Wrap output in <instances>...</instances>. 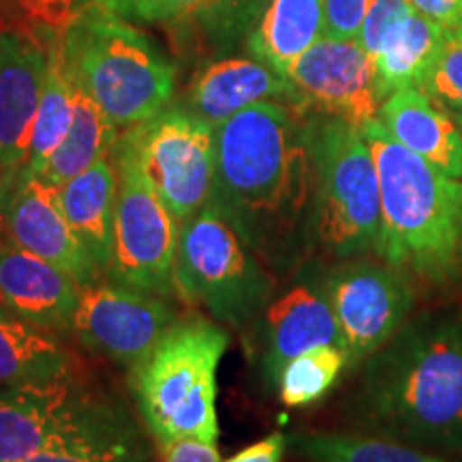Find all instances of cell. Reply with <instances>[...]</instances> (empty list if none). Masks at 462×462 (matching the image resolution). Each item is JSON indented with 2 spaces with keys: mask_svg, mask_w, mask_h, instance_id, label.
Here are the masks:
<instances>
[{
  "mask_svg": "<svg viewBox=\"0 0 462 462\" xmlns=\"http://www.w3.org/2000/svg\"><path fill=\"white\" fill-rule=\"evenodd\" d=\"M313 201L304 112L265 101L217 126L208 206L273 273H287L315 248Z\"/></svg>",
  "mask_w": 462,
  "mask_h": 462,
  "instance_id": "6da1fadb",
  "label": "cell"
},
{
  "mask_svg": "<svg viewBox=\"0 0 462 462\" xmlns=\"http://www.w3.org/2000/svg\"><path fill=\"white\" fill-rule=\"evenodd\" d=\"M351 418L373 435L462 452V319L404 323L362 362Z\"/></svg>",
  "mask_w": 462,
  "mask_h": 462,
  "instance_id": "7a4b0ae2",
  "label": "cell"
},
{
  "mask_svg": "<svg viewBox=\"0 0 462 462\" xmlns=\"http://www.w3.org/2000/svg\"><path fill=\"white\" fill-rule=\"evenodd\" d=\"M379 173L377 255L407 279L446 287L462 276V180L398 143L377 120L362 126Z\"/></svg>",
  "mask_w": 462,
  "mask_h": 462,
  "instance_id": "3957f363",
  "label": "cell"
},
{
  "mask_svg": "<svg viewBox=\"0 0 462 462\" xmlns=\"http://www.w3.org/2000/svg\"><path fill=\"white\" fill-rule=\"evenodd\" d=\"M62 54L75 82L120 131L163 112L176 90V67L159 45L106 9L73 7Z\"/></svg>",
  "mask_w": 462,
  "mask_h": 462,
  "instance_id": "277c9868",
  "label": "cell"
},
{
  "mask_svg": "<svg viewBox=\"0 0 462 462\" xmlns=\"http://www.w3.org/2000/svg\"><path fill=\"white\" fill-rule=\"evenodd\" d=\"M227 345L215 321L187 317L131 373L137 409L159 449L180 439L217 443V371Z\"/></svg>",
  "mask_w": 462,
  "mask_h": 462,
  "instance_id": "5b68a950",
  "label": "cell"
},
{
  "mask_svg": "<svg viewBox=\"0 0 462 462\" xmlns=\"http://www.w3.org/2000/svg\"><path fill=\"white\" fill-rule=\"evenodd\" d=\"M306 135L315 180V246L340 262L377 251L381 190L366 137L326 114L306 120Z\"/></svg>",
  "mask_w": 462,
  "mask_h": 462,
  "instance_id": "8992f818",
  "label": "cell"
},
{
  "mask_svg": "<svg viewBox=\"0 0 462 462\" xmlns=\"http://www.w3.org/2000/svg\"><path fill=\"white\" fill-rule=\"evenodd\" d=\"M274 287L268 265L210 206L180 227L173 293L182 302L245 330L273 302Z\"/></svg>",
  "mask_w": 462,
  "mask_h": 462,
  "instance_id": "52a82bcc",
  "label": "cell"
},
{
  "mask_svg": "<svg viewBox=\"0 0 462 462\" xmlns=\"http://www.w3.org/2000/svg\"><path fill=\"white\" fill-rule=\"evenodd\" d=\"M135 430L123 404L79 373L45 383L0 385V462Z\"/></svg>",
  "mask_w": 462,
  "mask_h": 462,
  "instance_id": "ba28073f",
  "label": "cell"
},
{
  "mask_svg": "<svg viewBox=\"0 0 462 462\" xmlns=\"http://www.w3.org/2000/svg\"><path fill=\"white\" fill-rule=\"evenodd\" d=\"M118 142L135 157L180 227L210 201L215 187V129L184 107H165L125 129Z\"/></svg>",
  "mask_w": 462,
  "mask_h": 462,
  "instance_id": "9c48e42d",
  "label": "cell"
},
{
  "mask_svg": "<svg viewBox=\"0 0 462 462\" xmlns=\"http://www.w3.org/2000/svg\"><path fill=\"white\" fill-rule=\"evenodd\" d=\"M112 157L118 171L114 246L106 279L142 291L173 296L180 223L150 187L137 161L116 142Z\"/></svg>",
  "mask_w": 462,
  "mask_h": 462,
  "instance_id": "30bf717a",
  "label": "cell"
},
{
  "mask_svg": "<svg viewBox=\"0 0 462 462\" xmlns=\"http://www.w3.org/2000/svg\"><path fill=\"white\" fill-rule=\"evenodd\" d=\"M178 319L180 315L165 296L99 279L79 285L71 337L133 373Z\"/></svg>",
  "mask_w": 462,
  "mask_h": 462,
  "instance_id": "8fae6325",
  "label": "cell"
},
{
  "mask_svg": "<svg viewBox=\"0 0 462 462\" xmlns=\"http://www.w3.org/2000/svg\"><path fill=\"white\" fill-rule=\"evenodd\" d=\"M323 291L337 317L349 366H357L402 330L415 296L407 276L388 263H343L323 276Z\"/></svg>",
  "mask_w": 462,
  "mask_h": 462,
  "instance_id": "7c38bea8",
  "label": "cell"
},
{
  "mask_svg": "<svg viewBox=\"0 0 462 462\" xmlns=\"http://www.w3.org/2000/svg\"><path fill=\"white\" fill-rule=\"evenodd\" d=\"M0 231L24 251L65 270L79 285L106 279L69 223L58 187L26 165L0 176Z\"/></svg>",
  "mask_w": 462,
  "mask_h": 462,
  "instance_id": "4fadbf2b",
  "label": "cell"
},
{
  "mask_svg": "<svg viewBox=\"0 0 462 462\" xmlns=\"http://www.w3.org/2000/svg\"><path fill=\"white\" fill-rule=\"evenodd\" d=\"M296 95L300 112L334 116L362 129L379 118V90L373 56L357 39L321 37L282 73Z\"/></svg>",
  "mask_w": 462,
  "mask_h": 462,
  "instance_id": "5bb4252c",
  "label": "cell"
},
{
  "mask_svg": "<svg viewBox=\"0 0 462 462\" xmlns=\"http://www.w3.org/2000/svg\"><path fill=\"white\" fill-rule=\"evenodd\" d=\"M51 28L15 22L0 31V176L26 163L48 73Z\"/></svg>",
  "mask_w": 462,
  "mask_h": 462,
  "instance_id": "9a60e30c",
  "label": "cell"
},
{
  "mask_svg": "<svg viewBox=\"0 0 462 462\" xmlns=\"http://www.w3.org/2000/svg\"><path fill=\"white\" fill-rule=\"evenodd\" d=\"M79 282L58 265L17 246L0 231V304L22 319L71 337Z\"/></svg>",
  "mask_w": 462,
  "mask_h": 462,
  "instance_id": "2e32d148",
  "label": "cell"
},
{
  "mask_svg": "<svg viewBox=\"0 0 462 462\" xmlns=\"http://www.w3.org/2000/svg\"><path fill=\"white\" fill-rule=\"evenodd\" d=\"M262 334V368L276 379L287 362L315 346H343V337L321 282H298L265 306L255 321Z\"/></svg>",
  "mask_w": 462,
  "mask_h": 462,
  "instance_id": "e0dca14e",
  "label": "cell"
},
{
  "mask_svg": "<svg viewBox=\"0 0 462 462\" xmlns=\"http://www.w3.org/2000/svg\"><path fill=\"white\" fill-rule=\"evenodd\" d=\"M265 101L296 107L291 86L273 67L257 58H225L195 73L182 107L217 129L242 109Z\"/></svg>",
  "mask_w": 462,
  "mask_h": 462,
  "instance_id": "ac0fdd59",
  "label": "cell"
},
{
  "mask_svg": "<svg viewBox=\"0 0 462 462\" xmlns=\"http://www.w3.org/2000/svg\"><path fill=\"white\" fill-rule=\"evenodd\" d=\"M379 123L398 143L439 171L462 180V126L418 88L396 90L381 103Z\"/></svg>",
  "mask_w": 462,
  "mask_h": 462,
  "instance_id": "d6986e66",
  "label": "cell"
},
{
  "mask_svg": "<svg viewBox=\"0 0 462 462\" xmlns=\"http://www.w3.org/2000/svg\"><path fill=\"white\" fill-rule=\"evenodd\" d=\"M58 195L73 231L106 276L112 262L116 195H118V171L112 154L60 184Z\"/></svg>",
  "mask_w": 462,
  "mask_h": 462,
  "instance_id": "ffe728a7",
  "label": "cell"
},
{
  "mask_svg": "<svg viewBox=\"0 0 462 462\" xmlns=\"http://www.w3.org/2000/svg\"><path fill=\"white\" fill-rule=\"evenodd\" d=\"M78 373L62 337L22 319L0 304V385L45 383Z\"/></svg>",
  "mask_w": 462,
  "mask_h": 462,
  "instance_id": "44dd1931",
  "label": "cell"
},
{
  "mask_svg": "<svg viewBox=\"0 0 462 462\" xmlns=\"http://www.w3.org/2000/svg\"><path fill=\"white\" fill-rule=\"evenodd\" d=\"M321 37H326L323 0H270L248 48L253 58L282 75Z\"/></svg>",
  "mask_w": 462,
  "mask_h": 462,
  "instance_id": "7402d4cb",
  "label": "cell"
},
{
  "mask_svg": "<svg viewBox=\"0 0 462 462\" xmlns=\"http://www.w3.org/2000/svg\"><path fill=\"white\" fill-rule=\"evenodd\" d=\"M120 129L107 114L92 101V97L75 82V112L65 140L54 150L43 170L34 176L60 187L73 176L88 170L97 161L112 154Z\"/></svg>",
  "mask_w": 462,
  "mask_h": 462,
  "instance_id": "603a6c76",
  "label": "cell"
},
{
  "mask_svg": "<svg viewBox=\"0 0 462 462\" xmlns=\"http://www.w3.org/2000/svg\"><path fill=\"white\" fill-rule=\"evenodd\" d=\"M446 39L448 32L441 26L413 11L374 58L383 99L396 90L418 88L446 45Z\"/></svg>",
  "mask_w": 462,
  "mask_h": 462,
  "instance_id": "cb8c5ba5",
  "label": "cell"
},
{
  "mask_svg": "<svg viewBox=\"0 0 462 462\" xmlns=\"http://www.w3.org/2000/svg\"><path fill=\"white\" fill-rule=\"evenodd\" d=\"M75 112V79L69 71L65 54H62V28H51L48 73H45L43 95L39 103L37 120L28 150L26 167L39 173L48 163L54 150L65 140Z\"/></svg>",
  "mask_w": 462,
  "mask_h": 462,
  "instance_id": "d4e9b609",
  "label": "cell"
},
{
  "mask_svg": "<svg viewBox=\"0 0 462 462\" xmlns=\"http://www.w3.org/2000/svg\"><path fill=\"white\" fill-rule=\"evenodd\" d=\"M291 446L309 462H454L430 449L373 432H309L293 437Z\"/></svg>",
  "mask_w": 462,
  "mask_h": 462,
  "instance_id": "484cf974",
  "label": "cell"
},
{
  "mask_svg": "<svg viewBox=\"0 0 462 462\" xmlns=\"http://www.w3.org/2000/svg\"><path fill=\"white\" fill-rule=\"evenodd\" d=\"M345 366H349L345 349L332 345L315 346L293 357L276 379L281 402L287 407H306L317 402L332 390Z\"/></svg>",
  "mask_w": 462,
  "mask_h": 462,
  "instance_id": "4316f807",
  "label": "cell"
},
{
  "mask_svg": "<svg viewBox=\"0 0 462 462\" xmlns=\"http://www.w3.org/2000/svg\"><path fill=\"white\" fill-rule=\"evenodd\" d=\"M148 449L140 430L45 449L22 462H146Z\"/></svg>",
  "mask_w": 462,
  "mask_h": 462,
  "instance_id": "83f0119b",
  "label": "cell"
},
{
  "mask_svg": "<svg viewBox=\"0 0 462 462\" xmlns=\"http://www.w3.org/2000/svg\"><path fill=\"white\" fill-rule=\"evenodd\" d=\"M418 90L462 126V34H448Z\"/></svg>",
  "mask_w": 462,
  "mask_h": 462,
  "instance_id": "f1b7e54d",
  "label": "cell"
},
{
  "mask_svg": "<svg viewBox=\"0 0 462 462\" xmlns=\"http://www.w3.org/2000/svg\"><path fill=\"white\" fill-rule=\"evenodd\" d=\"M413 11V5L409 0H374L366 17H364L360 34H357V42L373 56V60L381 54V50L388 43L396 28Z\"/></svg>",
  "mask_w": 462,
  "mask_h": 462,
  "instance_id": "f546056e",
  "label": "cell"
},
{
  "mask_svg": "<svg viewBox=\"0 0 462 462\" xmlns=\"http://www.w3.org/2000/svg\"><path fill=\"white\" fill-rule=\"evenodd\" d=\"M374 0H323L326 37L357 39L368 9Z\"/></svg>",
  "mask_w": 462,
  "mask_h": 462,
  "instance_id": "4dcf8cb0",
  "label": "cell"
},
{
  "mask_svg": "<svg viewBox=\"0 0 462 462\" xmlns=\"http://www.w3.org/2000/svg\"><path fill=\"white\" fill-rule=\"evenodd\" d=\"M26 22L65 28L73 14V0H15Z\"/></svg>",
  "mask_w": 462,
  "mask_h": 462,
  "instance_id": "1f68e13d",
  "label": "cell"
},
{
  "mask_svg": "<svg viewBox=\"0 0 462 462\" xmlns=\"http://www.w3.org/2000/svg\"><path fill=\"white\" fill-rule=\"evenodd\" d=\"M218 0H146L140 11V20L143 22H180L182 17L198 14L199 9L215 5Z\"/></svg>",
  "mask_w": 462,
  "mask_h": 462,
  "instance_id": "d6a6232c",
  "label": "cell"
},
{
  "mask_svg": "<svg viewBox=\"0 0 462 462\" xmlns=\"http://www.w3.org/2000/svg\"><path fill=\"white\" fill-rule=\"evenodd\" d=\"M420 15L429 17L448 34H462V0H409Z\"/></svg>",
  "mask_w": 462,
  "mask_h": 462,
  "instance_id": "836d02e7",
  "label": "cell"
},
{
  "mask_svg": "<svg viewBox=\"0 0 462 462\" xmlns=\"http://www.w3.org/2000/svg\"><path fill=\"white\" fill-rule=\"evenodd\" d=\"M163 462H221L217 443L201 441V439H180L170 448L161 449Z\"/></svg>",
  "mask_w": 462,
  "mask_h": 462,
  "instance_id": "e575fe53",
  "label": "cell"
},
{
  "mask_svg": "<svg viewBox=\"0 0 462 462\" xmlns=\"http://www.w3.org/2000/svg\"><path fill=\"white\" fill-rule=\"evenodd\" d=\"M287 439L281 432H274V435L262 439V441L253 443L234 456V458L225 462H281L282 454H285Z\"/></svg>",
  "mask_w": 462,
  "mask_h": 462,
  "instance_id": "d590c367",
  "label": "cell"
},
{
  "mask_svg": "<svg viewBox=\"0 0 462 462\" xmlns=\"http://www.w3.org/2000/svg\"><path fill=\"white\" fill-rule=\"evenodd\" d=\"M146 0H75V7H99L120 17H137Z\"/></svg>",
  "mask_w": 462,
  "mask_h": 462,
  "instance_id": "8d00e7d4",
  "label": "cell"
},
{
  "mask_svg": "<svg viewBox=\"0 0 462 462\" xmlns=\"http://www.w3.org/2000/svg\"><path fill=\"white\" fill-rule=\"evenodd\" d=\"M15 22H26L15 0H0V31L15 24Z\"/></svg>",
  "mask_w": 462,
  "mask_h": 462,
  "instance_id": "74e56055",
  "label": "cell"
}]
</instances>
